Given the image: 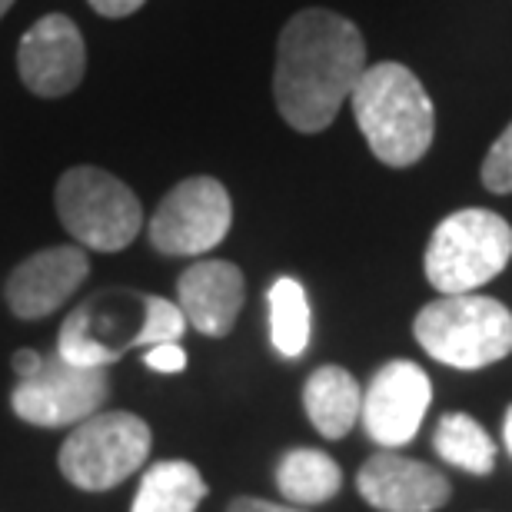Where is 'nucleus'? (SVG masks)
I'll return each instance as SVG.
<instances>
[{
  "mask_svg": "<svg viewBox=\"0 0 512 512\" xmlns=\"http://www.w3.org/2000/svg\"><path fill=\"white\" fill-rule=\"evenodd\" d=\"M366 70V40L353 20L310 7L286 20L276 44L273 97L300 133H320L340 114Z\"/></svg>",
  "mask_w": 512,
  "mask_h": 512,
  "instance_id": "f257e3e1",
  "label": "nucleus"
},
{
  "mask_svg": "<svg viewBox=\"0 0 512 512\" xmlns=\"http://www.w3.org/2000/svg\"><path fill=\"white\" fill-rule=\"evenodd\" d=\"M350 107L373 157L386 167H413L433 147V100L419 77L403 64L383 60L376 67H366L350 94Z\"/></svg>",
  "mask_w": 512,
  "mask_h": 512,
  "instance_id": "f03ea898",
  "label": "nucleus"
},
{
  "mask_svg": "<svg viewBox=\"0 0 512 512\" xmlns=\"http://www.w3.org/2000/svg\"><path fill=\"white\" fill-rule=\"evenodd\" d=\"M413 333L433 360L453 370H483L512 353V313L493 296H439L416 313Z\"/></svg>",
  "mask_w": 512,
  "mask_h": 512,
  "instance_id": "7ed1b4c3",
  "label": "nucleus"
},
{
  "mask_svg": "<svg viewBox=\"0 0 512 512\" xmlns=\"http://www.w3.org/2000/svg\"><path fill=\"white\" fill-rule=\"evenodd\" d=\"M512 260V227L493 210H459L439 223L426 247V280L443 296L473 293Z\"/></svg>",
  "mask_w": 512,
  "mask_h": 512,
  "instance_id": "20e7f679",
  "label": "nucleus"
},
{
  "mask_svg": "<svg viewBox=\"0 0 512 512\" xmlns=\"http://www.w3.org/2000/svg\"><path fill=\"white\" fill-rule=\"evenodd\" d=\"M57 213L80 247L120 253L137 240L143 207L124 180L100 167H74L57 183Z\"/></svg>",
  "mask_w": 512,
  "mask_h": 512,
  "instance_id": "39448f33",
  "label": "nucleus"
},
{
  "mask_svg": "<svg viewBox=\"0 0 512 512\" xmlns=\"http://www.w3.org/2000/svg\"><path fill=\"white\" fill-rule=\"evenodd\" d=\"M150 443V426L140 416L124 409L94 413L64 439L57 463L67 483L87 493H104L137 473L150 456Z\"/></svg>",
  "mask_w": 512,
  "mask_h": 512,
  "instance_id": "423d86ee",
  "label": "nucleus"
},
{
  "mask_svg": "<svg viewBox=\"0 0 512 512\" xmlns=\"http://www.w3.org/2000/svg\"><path fill=\"white\" fill-rule=\"evenodd\" d=\"M110 396L107 366H77L67 363L60 353L44 356V366L34 376H24L14 393L10 406L30 426H77L100 413V406Z\"/></svg>",
  "mask_w": 512,
  "mask_h": 512,
  "instance_id": "0eeeda50",
  "label": "nucleus"
},
{
  "mask_svg": "<svg viewBox=\"0 0 512 512\" xmlns=\"http://www.w3.org/2000/svg\"><path fill=\"white\" fill-rule=\"evenodd\" d=\"M233 223L230 193L213 177H190L160 200L150 217V243L163 256H200L220 247Z\"/></svg>",
  "mask_w": 512,
  "mask_h": 512,
  "instance_id": "6e6552de",
  "label": "nucleus"
},
{
  "mask_svg": "<svg viewBox=\"0 0 512 512\" xmlns=\"http://www.w3.org/2000/svg\"><path fill=\"white\" fill-rule=\"evenodd\" d=\"M429 403H433V383L423 373V366L393 360L373 376L370 389L363 393L360 419L373 443H380L383 449H399L423 426Z\"/></svg>",
  "mask_w": 512,
  "mask_h": 512,
  "instance_id": "1a4fd4ad",
  "label": "nucleus"
},
{
  "mask_svg": "<svg viewBox=\"0 0 512 512\" xmlns=\"http://www.w3.org/2000/svg\"><path fill=\"white\" fill-rule=\"evenodd\" d=\"M17 70L24 87L37 97H64L77 90L87 70V50L74 20L64 14L40 17L20 37Z\"/></svg>",
  "mask_w": 512,
  "mask_h": 512,
  "instance_id": "9d476101",
  "label": "nucleus"
},
{
  "mask_svg": "<svg viewBox=\"0 0 512 512\" xmlns=\"http://www.w3.org/2000/svg\"><path fill=\"white\" fill-rule=\"evenodd\" d=\"M87 273L90 260L84 247H50L27 256L24 263L14 266L4 286L10 313L17 320H44L77 293Z\"/></svg>",
  "mask_w": 512,
  "mask_h": 512,
  "instance_id": "9b49d317",
  "label": "nucleus"
},
{
  "mask_svg": "<svg viewBox=\"0 0 512 512\" xmlns=\"http://www.w3.org/2000/svg\"><path fill=\"white\" fill-rule=\"evenodd\" d=\"M360 496L380 512H436L449 499V479L439 469L386 449L370 456L356 476Z\"/></svg>",
  "mask_w": 512,
  "mask_h": 512,
  "instance_id": "f8f14e48",
  "label": "nucleus"
},
{
  "mask_svg": "<svg viewBox=\"0 0 512 512\" xmlns=\"http://www.w3.org/2000/svg\"><path fill=\"white\" fill-rule=\"evenodd\" d=\"M180 310L203 336H227L237 323V316L247 300V283H243L240 266L227 260H200L183 270L177 280Z\"/></svg>",
  "mask_w": 512,
  "mask_h": 512,
  "instance_id": "ddd939ff",
  "label": "nucleus"
},
{
  "mask_svg": "<svg viewBox=\"0 0 512 512\" xmlns=\"http://www.w3.org/2000/svg\"><path fill=\"white\" fill-rule=\"evenodd\" d=\"M303 406L316 433L326 439H343L360 419L363 389L343 366H320L303 386Z\"/></svg>",
  "mask_w": 512,
  "mask_h": 512,
  "instance_id": "4468645a",
  "label": "nucleus"
},
{
  "mask_svg": "<svg viewBox=\"0 0 512 512\" xmlns=\"http://www.w3.org/2000/svg\"><path fill=\"white\" fill-rule=\"evenodd\" d=\"M276 489L290 506H320L343 489V473L320 449H290L276 466Z\"/></svg>",
  "mask_w": 512,
  "mask_h": 512,
  "instance_id": "2eb2a0df",
  "label": "nucleus"
},
{
  "mask_svg": "<svg viewBox=\"0 0 512 512\" xmlns=\"http://www.w3.org/2000/svg\"><path fill=\"white\" fill-rule=\"evenodd\" d=\"M207 496L200 469L183 459H163L143 473L130 512H197Z\"/></svg>",
  "mask_w": 512,
  "mask_h": 512,
  "instance_id": "dca6fc26",
  "label": "nucleus"
},
{
  "mask_svg": "<svg viewBox=\"0 0 512 512\" xmlns=\"http://www.w3.org/2000/svg\"><path fill=\"white\" fill-rule=\"evenodd\" d=\"M436 453L473 476H489L496 469V446L483 426L466 413H446L433 433Z\"/></svg>",
  "mask_w": 512,
  "mask_h": 512,
  "instance_id": "f3484780",
  "label": "nucleus"
},
{
  "mask_svg": "<svg viewBox=\"0 0 512 512\" xmlns=\"http://www.w3.org/2000/svg\"><path fill=\"white\" fill-rule=\"evenodd\" d=\"M310 330L313 320H310L306 290L293 276H280L270 286V340L276 346V353L286 356V360L303 356L306 346H310Z\"/></svg>",
  "mask_w": 512,
  "mask_h": 512,
  "instance_id": "a211bd4d",
  "label": "nucleus"
},
{
  "mask_svg": "<svg viewBox=\"0 0 512 512\" xmlns=\"http://www.w3.org/2000/svg\"><path fill=\"white\" fill-rule=\"evenodd\" d=\"M187 330V316L177 303L163 296H147L143 300V326L137 333V346H160V343H180Z\"/></svg>",
  "mask_w": 512,
  "mask_h": 512,
  "instance_id": "6ab92c4d",
  "label": "nucleus"
},
{
  "mask_svg": "<svg viewBox=\"0 0 512 512\" xmlns=\"http://www.w3.org/2000/svg\"><path fill=\"white\" fill-rule=\"evenodd\" d=\"M483 187L493 193H512V124L499 133V140L489 147L486 160H483Z\"/></svg>",
  "mask_w": 512,
  "mask_h": 512,
  "instance_id": "aec40b11",
  "label": "nucleus"
},
{
  "mask_svg": "<svg viewBox=\"0 0 512 512\" xmlns=\"http://www.w3.org/2000/svg\"><path fill=\"white\" fill-rule=\"evenodd\" d=\"M143 363L157 373H180L187 366V353H183L180 343H160V346H150Z\"/></svg>",
  "mask_w": 512,
  "mask_h": 512,
  "instance_id": "412c9836",
  "label": "nucleus"
},
{
  "mask_svg": "<svg viewBox=\"0 0 512 512\" xmlns=\"http://www.w3.org/2000/svg\"><path fill=\"white\" fill-rule=\"evenodd\" d=\"M147 4V0H90V7L97 10L100 17H130Z\"/></svg>",
  "mask_w": 512,
  "mask_h": 512,
  "instance_id": "4be33fe9",
  "label": "nucleus"
},
{
  "mask_svg": "<svg viewBox=\"0 0 512 512\" xmlns=\"http://www.w3.org/2000/svg\"><path fill=\"white\" fill-rule=\"evenodd\" d=\"M227 512H306L300 506H280V503H266V499H253V496H243V499H233Z\"/></svg>",
  "mask_w": 512,
  "mask_h": 512,
  "instance_id": "5701e85b",
  "label": "nucleus"
},
{
  "mask_svg": "<svg viewBox=\"0 0 512 512\" xmlns=\"http://www.w3.org/2000/svg\"><path fill=\"white\" fill-rule=\"evenodd\" d=\"M10 363H14V373L24 380V376H34L40 366H44V356H40L37 350H17Z\"/></svg>",
  "mask_w": 512,
  "mask_h": 512,
  "instance_id": "b1692460",
  "label": "nucleus"
},
{
  "mask_svg": "<svg viewBox=\"0 0 512 512\" xmlns=\"http://www.w3.org/2000/svg\"><path fill=\"white\" fill-rule=\"evenodd\" d=\"M503 436H506V446H509V453H512V406L506 409V419H503Z\"/></svg>",
  "mask_w": 512,
  "mask_h": 512,
  "instance_id": "393cba45",
  "label": "nucleus"
},
{
  "mask_svg": "<svg viewBox=\"0 0 512 512\" xmlns=\"http://www.w3.org/2000/svg\"><path fill=\"white\" fill-rule=\"evenodd\" d=\"M10 7H14V0H0V17H4Z\"/></svg>",
  "mask_w": 512,
  "mask_h": 512,
  "instance_id": "a878e982",
  "label": "nucleus"
}]
</instances>
